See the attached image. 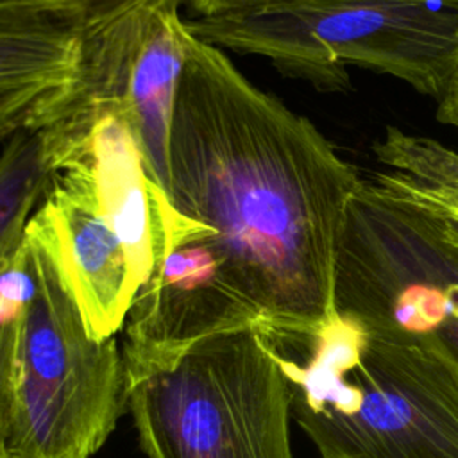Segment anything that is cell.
I'll use <instances>...</instances> for the list:
<instances>
[{
  "label": "cell",
  "instance_id": "1",
  "mask_svg": "<svg viewBox=\"0 0 458 458\" xmlns=\"http://www.w3.org/2000/svg\"><path fill=\"white\" fill-rule=\"evenodd\" d=\"M168 166L172 202L206 225L140 288L123 345L329 320L336 238L361 175L306 116L190 32Z\"/></svg>",
  "mask_w": 458,
  "mask_h": 458
},
{
  "label": "cell",
  "instance_id": "2",
  "mask_svg": "<svg viewBox=\"0 0 458 458\" xmlns=\"http://www.w3.org/2000/svg\"><path fill=\"white\" fill-rule=\"evenodd\" d=\"M256 331L320 458H458V376L435 352L336 311Z\"/></svg>",
  "mask_w": 458,
  "mask_h": 458
},
{
  "label": "cell",
  "instance_id": "3",
  "mask_svg": "<svg viewBox=\"0 0 458 458\" xmlns=\"http://www.w3.org/2000/svg\"><path fill=\"white\" fill-rule=\"evenodd\" d=\"M122 354L147 458H293L286 383L256 329Z\"/></svg>",
  "mask_w": 458,
  "mask_h": 458
},
{
  "label": "cell",
  "instance_id": "4",
  "mask_svg": "<svg viewBox=\"0 0 458 458\" xmlns=\"http://www.w3.org/2000/svg\"><path fill=\"white\" fill-rule=\"evenodd\" d=\"M184 25L208 45L267 57L320 89L347 84L342 63L390 73L438 106L458 81V0H336Z\"/></svg>",
  "mask_w": 458,
  "mask_h": 458
},
{
  "label": "cell",
  "instance_id": "5",
  "mask_svg": "<svg viewBox=\"0 0 458 458\" xmlns=\"http://www.w3.org/2000/svg\"><path fill=\"white\" fill-rule=\"evenodd\" d=\"M32 218V216H30ZM29 293L20 322L9 458H89L127 410L114 336L93 338L55 256L29 220L20 247Z\"/></svg>",
  "mask_w": 458,
  "mask_h": 458
},
{
  "label": "cell",
  "instance_id": "6",
  "mask_svg": "<svg viewBox=\"0 0 458 458\" xmlns=\"http://www.w3.org/2000/svg\"><path fill=\"white\" fill-rule=\"evenodd\" d=\"M333 311L426 347L458 376V243L361 177L336 238Z\"/></svg>",
  "mask_w": 458,
  "mask_h": 458
},
{
  "label": "cell",
  "instance_id": "7",
  "mask_svg": "<svg viewBox=\"0 0 458 458\" xmlns=\"http://www.w3.org/2000/svg\"><path fill=\"white\" fill-rule=\"evenodd\" d=\"M182 2L161 0L81 34L75 75L34 107L25 123L39 134L50 168L100 116L116 114L170 197L168 143L188 34L179 16Z\"/></svg>",
  "mask_w": 458,
  "mask_h": 458
},
{
  "label": "cell",
  "instance_id": "8",
  "mask_svg": "<svg viewBox=\"0 0 458 458\" xmlns=\"http://www.w3.org/2000/svg\"><path fill=\"white\" fill-rule=\"evenodd\" d=\"M30 220L47 238L89 335L98 340L114 336L141 284L86 175L77 168L54 172Z\"/></svg>",
  "mask_w": 458,
  "mask_h": 458
},
{
  "label": "cell",
  "instance_id": "9",
  "mask_svg": "<svg viewBox=\"0 0 458 458\" xmlns=\"http://www.w3.org/2000/svg\"><path fill=\"white\" fill-rule=\"evenodd\" d=\"M63 168H77L86 175L95 202L125 245L141 286L174 243L199 225L152 179L132 131L116 114L100 116L52 165L54 172Z\"/></svg>",
  "mask_w": 458,
  "mask_h": 458
},
{
  "label": "cell",
  "instance_id": "10",
  "mask_svg": "<svg viewBox=\"0 0 458 458\" xmlns=\"http://www.w3.org/2000/svg\"><path fill=\"white\" fill-rule=\"evenodd\" d=\"M81 34L45 16L0 11V111L30 114L77 72Z\"/></svg>",
  "mask_w": 458,
  "mask_h": 458
},
{
  "label": "cell",
  "instance_id": "11",
  "mask_svg": "<svg viewBox=\"0 0 458 458\" xmlns=\"http://www.w3.org/2000/svg\"><path fill=\"white\" fill-rule=\"evenodd\" d=\"M372 150L383 170L365 179L417 209L458 243V150L397 127H386Z\"/></svg>",
  "mask_w": 458,
  "mask_h": 458
},
{
  "label": "cell",
  "instance_id": "12",
  "mask_svg": "<svg viewBox=\"0 0 458 458\" xmlns=\"http://www.w3.org/2000/svg\"><path fill=\"white\" fill-rule=\"evenodd\" d=\"M43 143L34 129L14 132L0 152V265L20 249L27 224L52 181Z\"/></svg>",
  "mask_w": 458,
  "mask_h": 458
},
{
  "label": "cell",
  "instance_id": "13",
  "mask_svg": "<svg viewBox=\"0 0 458 458\" xmlns=\"http://www.w3.org/2000/svg\"><path fill=\"white\" fill-rule=\"evenodd\" d=\"M27 293L29 277L18 249L0 265V449H5L11 429L18 335Z\"/></svg>",
  "mask_w": 458,
  "mask_h": 458
},
{
  "label": "cell",
  "instance_id": "14",
  "mask_svg": "<svg viewBox=\"0 0 458 458\" xmlns=\"http://www.w3.org/2000/svg\"><path fill=\"white\" fill-rule=\"evenodd\" d=\"M156 2L161 0H0V11L45 16L89 34Z\"/></svg>",
  "mask_w": 458,
  "mask_h": 458
},
{
  "label": "cell",
  "instance_id": "15",
  "mask_svg": "<svg viewBox=\"0 0 458 458\" xmlns=\"http://www.w3.org/2000/svg\"><path fill=\"white\" fill-rule=\"evenodd\" d=\"M324 2L336 0H184L182 5L188 9L190 18H222L293 9Z\"/></svg>",
  "mask_w": 458,
  "mask_h": 458
},
{
  "label": "cell",
  "instance_id": "16",
  "mask_svg": "<svg viewBox=\"0 0 458 458\" xmlns=\"http://www.w3.org/2000/svg\"><path fill=\"white\" fill-rule=\"evenodd\" d=\"M29 114L14 111H0V143H5L14 132L25 127Z\"/></svg>",
  "mask_w": 458,
  "mask_h": 458
},
{
  "label": "cell",
  "instance_id": "17",
  "mask_svg": "<svg viewBox=\"0 0 458 458\" xmlns=\"http://www.w3.org/2000/svg\"><path fill=\"white\" fill-rule=\"evenodd\" d=\"M0 458H9V454L5 453V449H0Z\"/></svg>",
  "mask_w": 458,
  "mask_h": 458
}]
</instances>
